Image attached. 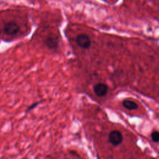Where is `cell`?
<instances>
[{
  "label": "cell",
  "mask_w": 159,
  "mask_h": 159,
  "mask_svg": "<svg viewBox=\"0 0 159 159\" xmlns=\"http://www.w3.org/2000/svg\"><path fill=\"white\" fill-rule=\"evenodd\" d=\"M76 42L79 47L84 49L89 48L91 43L89 37L84 34H79L76 37Z\"/></svg>",
  "instance_id": "6da1fadb"
},
{
  "label": "cell",
  "mask_w": 159,
  "mask_h": 159,
  "mask_svg": "<svg viewBox=\"0 0 159 159\" xmlns=\"http://www.w3.org/2000/svg\"><path fill=\"white\" fill-rule=\"evenodd\" d=\"M19 26L16 22H9L4 25L3 30L6 34L12 35L17 34L19 31Z\"/></svg>",
  "instance_id": "7a4b0ae2"
},
{
  "label": "cell",
  "mask_w": 159,
  "mask_h": 159,
  "mask_svg": "<svg viewBox=\"0 0 159 159\" xmlns=\"http://www.w3.org/2000/svg\"><path fill=\"white\" fill-rule=\"evenodd\" d=\"M109 139L114 146H117L122 142L123 136L119 130H112L109 134Z\"/></svg>",
  "instance_id": "3957f363"
},
{
  "label": "cell",
  "mask_w": 159,
  "mask_h": 159,
  "mask_svg": "<svg viewBox=\"0 0 159 159\" xmlns=\"http://www.w3.org/2000/svg\"><path fill=\"white\" fill-rule=\"evenodd\" d=\"M94 91L96 95L98 97H103L107 93L108 87L104 83H99L94 86Z\"/></svg>",
  "instance_id": "277c9868"
},
{
  "label": "cell",
  "mask_w": 159,
  "mask_h": 159,
  "mask_svg": "<svg viewBox=\"0 0 159 159\" xmlns=\"http://www.w3.org/2000/svg\"><path fill=\"white\" fill-rule=\"evenodd\" d=\"M122 104H123V106H124L126 109H128L129 110L136 109L138 107L137 104L134 101H132V100L125 99V100L123 101Z\"/></svg>",
  "instance_id": "5b68a950"
},
{
  "label": "cell",
  "mask_w": 159,
  "mask_h": 159,
  "mask_svg": "<svg viewBox=\"0 0 159 159\" xmlns=\"http://www.w3.org/2000/svg\"><path fill=\"white\" fill-rule=\"evenodd\" d=\"M46 44L49 48H53L57 47V43L55 42V40L53 38H48L46 40Z\"/></svg>",
  "instance_id": "8992f818"
},
{
  "label": "cell",
  "mask_w": 159,
  "mask_h": 159,
  "mask_svg": "<svg viewBox=\"0 0 159 159\" xmlns=\"http://www.w3.org/2000/svg\"><path fill=\"white\" fill-rule=\"evenodd\" d=\"M151 137L154 142H159V131H153L151 134Z\"/></svg>",
  "instance_id": "52a82bcc"
}]
</instances>
